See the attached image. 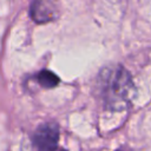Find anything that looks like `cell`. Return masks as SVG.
<instances>
[{
	"instance_id": "4",
	"label": "cell",
	"mask_w": 151,
	"mask_h": 151,
	"mask_svg": "<svg viewBox=\"0 0 151 151\" xmlns=\"http://www.w3.org/2000/svg\"><path fill=\"white\" fill-rule=\"evenodd\" d=\"M38 83L46 88H52L55 87L59 84V78L57 74H54L53 72L48 71V70H42L40 71L37 76H35Z\"/></svg>"
},
{
	"instance_id": "6",
	"label": "cell",
	"mask_w": 151,
	"mask_h": 151,
	"mask_svg": "<svg viewBox=\"0 0 151 151\" xmlns=\"http://www.w3.org/2000/svg\"><path fill=\"white\" fill-rule=\"evenodd\" d=\"M57 151V150H55ZM58 151H66V150H64V149H60V150H58Z\"/></svg>"
},
{
	"instance_id": "1",
	"label": "cell",
	"mask_w": 151,
	"mask_h": 151,
	"mask_svg": "<svg viewBox=\"0 0 151 151\" xmlns=\"http://www.w3.org/2000/svg\"><path fill=\"white\" fill-rule=\"evenodd\" d=\"M97 87L106 107L123 109L131 99L133 81L130 73L120 65L104 67L98 74Z\"/></svg>"
},
{
	"instance_id": "2",
	"label": "cell",
	"mask_w": 151,
	"mask_h": 151,
	"mask_svg": "<svg viewBox=\"0 0 151 151\" xmlns=\"http://www.w3.org/2000/svg\"><path fill=\"white\" fill-rule=\"evenodd\" d=\"M33 144L38 151H55L59 140V129L54 123H44L33 134Z\"/></svg>"
},
{
	"instance_id": "3",
	"label": "cell",
	"mask_w": 151,
	"mask_h": 151,
	"mask_svg": "<svg viewBox=\"0 0 151 151\" xmlns=\"http://www.w3.org/2000/svg\"><path fill=\"white\" fill-rule=\"evenodd\" d=\"M29 14L35 22L45 24L53 21L59 17V8L53 1H34L31 5Z\"/></svg>"
},
{
	"instance_id": "5",
	"label": "cell",
	"mask_w": 151,
	"mask_h": 151,
	"mask_svg": "<svg viewBox=\"0 0 151 151\" xmlns=\"http://www.w3.org/2000/svg\"><path fill=\"white\" fill-rule=\"evenodd\" d=\"M117 151H127V150H124V149H119V150H117Z\"/></svg>"
}]
</instances>
